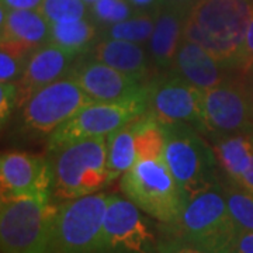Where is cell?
Here are the masks:
<instances>
[{"label":"cell","instance_id":"6da1fadb","mask_svg":"<svg viewBox=\"0 0 253 253\" xmlns=\"http://www.w3.org/2000/svg\"><path fill=\"white\" fill-rule=\"evenodd\" d=\"M252 13L253 0H197L186 18L183 40L235 71Z\"/></svg>","mask_w":253,"mask_h":253},{"label":"cell","instance_id":"7a4b0ae2","mask_svg":"<svg viewBox=\"0 0 253 253\" xmlns=\"http://www.w3.org/2000/svg\"><path fill=\"white\" fill-rule=\"evenodd\" d=\"M166 129L165 161L180 186L186 201L221 184V169L214 148L197 128L163 124Z\"/></svg>","mask_w":253,"mask_h":253},{"label":"cell","instance_id":"3957f363","mask_svg":"<svg viewBox=\"0 0 253 253\" xmlns=\"http://www.w3.org/2000/svg\"><path fill=\"white\" fill-rule=\"evenodd\" d=\"M52 196L73 200L97 193L109 184V138L78 141L51 152Z\"/></svg>","mask_w":253,"mask_h":253},{"label":"cell","instance_id":"277c9868","mask_svg":"<svg viewBox=\"0 0 253 253\" xmlns=\"http://www.w3.org/2000/svg\"><path fill=\"white\" fill-rule=\"evenodd\" d=\"M168 225L172 238L210 253H231L239 232L221 184L187 201L180 217Z\"/></svg>","mask_w":253,"mask_h":253},{"label":"cell","instance_id":"5b68a950","mask_svg":"<svg viewBox=\"0 0 253 253\" xmlns=\"http://www.w3.org/2000/svg\"><path fill=\"white\" fill-rule=\"evenodd\" d=\"M55 212L51 196L1 197V253H48Z\"/></svg>","mask_w":253,"mask_h":253},{"label":"cell","instance_id":"8992f818","mask_svg":"<svg viewBox=\"0 0 253 253\" xmlns=\"http://www.w3.org/2000/svg\"><path fill=\"white\" fill-rule=\"evenodd\" d=\"M121 191L136 207L165 224L174 222L187 204L165 158L138 161L123 174Z\"/></svg>","mask_w":253,"mask_h":253},{"label":"cell","instance_id":"52a82bcc","mask_svg":"<svg viewBox=\"0 0 253 253\" xmlns=\"http://www.w3.org/2000/svg\"><path fill=\"white\" fill-rule=\"evenodd\" d=\"M109 200L94 193L56 206L48 253H104L101 231Z\"/></svg>","mask_w":253,"mask_h":253},{"label":"cell","instance_id":"ba28073f","mask_svg":"<svg viewBox=\"0 0 253 253\" xmlns=\"http://www.w3.org/2000/svg\"><path fill=\"white\" fill-rule=\"evenodd\" d=\"M148 110L149 84L145 90L128 99L93 101L49 135L48 151L54 152L66 145L83 139L109 136L118 128L145 114Z\"/></svg>","mask_w":253,"mask_h":253},{"label":"cell","instance_id":"9c48e42d","mask_svg":"<svg viewBox=\"0 0 253 253\" xmlns=\"http://www.w3.org/2000/svg\"><path fill=\"white\" fill-rule=\"evenodd\" d=\"M69 76L36 91L23 106V126L37 134H52L83 107L93 103Z\"/></svg>","mask_w":253,"mask_h":253},{"label":"cell","instance_id":"30bf717a","mask_svg":"<svg viewBox=\"0 0 253 253\" xmlns=\"http://www.w3.org/2000/svg\"><path fill=\"white\" fill-rule=\"evenodd\" d=\"M201 124V132L207 136L249 131L253 124L248 82L228 76L221 84L203 91Z\"/></svg>","mask_w":253,"mask_h":253},{"label":"cell","instance_id":"8fae6325","mask_svg":"<svg viewBox=\"0 0 253 253\" xmlns=\"http://www.w3.org/2000/svg\"><path fill=\"white\" fill-rule=\"evenodd\" d=\"M203 91L176 73L165 75L149 82V111L162 124H187L201 132Z\"/></svg>","mask_w":253,"mask_h":253},{"label":"cell","instance_id":"7c38bea8","mask_svg":"<svg viewBox=\"0 0 253 253\" xmlns=\"http://www.w3.org/2000/svg\"><path fill=\"white\" fill-rule=\"evenodd\" d=\"M1 197L52 196V165L42 155L4 152L0 158Z\"/></svg>","mask_w":253,"mask_h":253},{"label":"cell","instance_id":"4fadbf2b","mask_svg":"<svg viewBox=\"0 0 253 253\" xmlns=\"http://www.w3.org/2000/svg\"><path fill=\"white\" fill-rule=\"evenodd\" d=\"M68 76L94 101H118L145 90L149 82L121 72L96 59L78 62Z\"/></svg>","mask_w":253,"mask_h":253},{"label":"cell","instance_id":"5bb4252c","mask_svg":"<svg viewBox=\"0 0 253 253\" xmlns=\"http://www.w3.org/2000/svg\"><path fill=\"white\" fill-rule=\"evenodd\" d=\"M78 56L72 51L63 49L49 41L34 49L28 56L21 78L16 82L17 107H23L40 89L68 76Z\"/></svg>","mask_w":253,"mask_h":253},{"label":"cell","instance_id":"9a60e30c","mask_svg":"<svg viewBox=\"0 0 253 253\" xmlns=\"http://www.w3.org/2000/svg\"><path fill=\"white\" fill-rule=\"evenodd\" d=\"M149 238L139 208L128 199L110 196L101 231L104 252L117 248L139 251Z\"/></svg>","mask_w":253,"mask_h":253},{"label":"cell","instance_id":"2e32d148","mask_svg":"<svg viewBox=\"0 0 253 253\" xmlns=\"http://www.w3.org/2000/svg\"><path fill=\"white\" fill-rule=\"evenodd\" d=\"M191 7L165 3L159 6L149 49L155 65L161 69L173 68L174 58L183 41L184 23Z\"/></svg>","mask_w":253,"mask_h":253},{"label":"cell","instance_id":"e0dca14e","mask_svg":"<svg viewBox=\"0 0 253 253\" xmlns=\"http://www.w3.org/2000/svg\"><path fill=\"white\" fill-rule=\"evenodd\" d=\"M173 73L197 86L201 90H207L221 84L229 76L226 66L217 61L199 44L183 40L173 63Z\"/></svg>","mask_w":253,"mask_h":253},{"label":"cell","instance_id":"ac0fdd59","mask_svg":"<svg viewBox=\"0 0 253 253\" xmlns=\"http://www.w3.org/2000/svg\"><path fill=\"white\" fill-rule=\"evenodd\" d=\"M1 44L31 54L49 40V23L38 10L0 9Z\"/></svg>","mask_w":253,"mask_h":253},{"label":"cell","instance_id":"d6986e66","mask_svg":"<svg viewBox=\"0 0 253 253\" xmlns=\"http://www.w3.org/2000/svg\"><path fill=\"white\" fill-rule=\"evenodd\" d=\"M212 148L225 179L238 183L253 163V141L249 132L212 136Z\"/></svg>","mask_w":253,"mask_h":253},{"label":"cell","instance_id":"ffe728a7","mask_svg":"<svg viewBox=\"0 0 253 253\" xmlns=\"http://www.w3.org/2000/svg\"><path fill=\"white\" fill-rule=\"evenodd\" d=\"M93 59L142 79L148 73V59L144 48L126 40H101L93 46Z\"/></svg>","mask_w":253,"mask_h":253},{"label":"cell","instance_id":"44dd1931","mask_svg":"<svg viewBox=\"0 0 253 253\" xmlns=\"http://www.w3.org/2000/svg\"><path fill=\"white\" fill-rule=\"evenodd\" d=\"M141 117V116H139ZM136 120V118H135ZM135 120L118 128L109 138L110 180H116L136 163Z\"/></svg>","mask_w":253,"mask_h":253},{"label":"cell","instance_id":"7402d4cb","mask_svg":"<svg viewBox=\"0 0 253 253\" xmlns=\"http://www.w3.org/2000/svg\"><path fill=\"white\" fill-rule=\"evenodd\" d=\"M97 37V27L90 18H82L71 23L49 24V42H54L63 49L75 54H83L94 38Z\"/></svg>","mask_w":253,"mask_h":253},{"label":"cell","instance_id":"603a6c76","mask_svg":"<svg viewBox=\"0 0 253 253\" xmlns=\"http://www.w3.org/2000/svg\"><path fill=\"white\" fill-rule=\"evenodd\" d=\"M229 212L239 231H253V193L229 179L221 180Z\"/></svg>","mask_w":253,"mask_h":253},{"label":"cell","instance_id":"cb8c5ba5","mask_svg":"<svg viewBox=\"0 0 253 253\" xmlns=\"http://www.w3.org/2000/svg\"><path fill=\"white\" fill-rule=\"evenodd\" d=\"M158 9L154 10L152 13H141L136 16H131L124 21L109 26L107 30H104L103 36L106 38L126 40V41H131V42H136V44L144 42L146 40H151L152 33H154L155 23H156Z\"/></svg>","mask_w":253,"mask_h":253},{"label":"cell","instance_id":"d4e9b609","mask_svg":"<svg viewBox=\"0 0 253 253\" xmlns=\"http://www.w3.org/2000/svg\"><path fill=\"white\" fill-rule=\"evenodd\" d=\"M38 11L49 24H61L87 18L89 6L83 0H42Z\"/></svg>","mask_w":253,"mask_h":253},{"label":"cell","instance_id":"484cf974","mask_svg":"<svg viewBox=\"0 0 253 253\" xmlns=\"http://www.w3.org/2000/svg\"><path fill=\"white\" fill-rule=\"evenodd\" d=\"M134 10L128 0H97L90 6V16L101 26H113L131 17Z\"/></svg>","mask_w":253,"mask_h":253},{"label":"cell","instance_id":"4316f807","mask_svg":"<svg viewBox=\"0 0 253 253\" xmlns=\"http://www.w3.org/2000/svg\"><path fill=\"white\" fill-rule=\"evenodd\" d=\"M30 54L16 46L1 44L0 49V82L16 83L26 69Z\"/></svg>","mask_w":253,"mask_h":253},{"label":"cell","instance_id":"83f0119b","mask_svg":"<svg viewBox=\"0 0 253 253\" xmlns=\"http://www.w3.org/2000/svg\"><path fill=\"white\" fill-rule=\"evenodd\" d=\"M235 71L244 73H251L253 71V13L249 20V26L246 30L244 44L241 48L239 56L236 59Z\"/></svg>","mask_w":253,"mask_h":253},{"label":"cell","instance_id":"f1b7e54d","mask_svg":"<svg viewBox=\"0 0 253 253\" xmlns=\"http://www.w3.org/2000/svg\"><path fill=\"white\" fill-rule=\"evenodd\" d=\"M17 107V84L0 83V120L4 126L13 109Z\"/></svg>","mask_w":253,"mask_h":253},{"label":"cell","instance_id":"f546056e","mask_svg":"<svg viewBox=\"0 0 253 253\" xmlns=\"http://www.w3.org/2000/svg\"><path fill=\"white\" fill-rule=\"evenodd\" d=\"M158 253H210L207 251H203L194 245H190L187 242H183L179 239H166L159 244Z\"/></svg>","mask_w":253,"mask_h":253},{"label":"cell","instance_id":"4dcf8cb0","mask_svg":"<svg viewBox=\"0 0 253 253\" xmlns=\"http://www.w3.org/2000/svg\"><path fill=\"white\" fill-rule=\"evenodd\" d=\"M231 253H253V231H239Z\"/></svg>","mask_w":253,"mask_h":253},{"label":"cell","instance_id":"1f68e13d","mask_svg":"<svg viewBox=\"0 0 253 253\" xmlns=\"http://www.w3.org/2000/svg\"><path fill=\"white\" fill-rule=\"evenodd\" d=\"M42 0H1V7L6 10H38Z\"/></svg>","mask_w":253,"mask_h":253},{"label":"cell","instance_id":"d6a6232c","mask_svg":"<svg viewBox=\"0 0 253 253\" xmlns=\"http://www.w3.org/2000/svg\"><path fill=\"white\" fill-rule=\"evenodd\" d=\"M236 184H239V186H241V187H244L245 190H248V191L253 193V163H252V166H251V169L245 173L244 176L241 177V180L238 181Z\"/></svg>","mask_w":253,"mask_h":253},{"label":"cell","instance_id":"836d02e7","mask_svg":"<svg viewBox=\"0 0 253 253\" xmlns=\"http://www.w3.org/2000/svg\"><path fill=\"white\" fill-rule=\"evenodd\" d=\"M131 4H132V7L134 9H149V7H154L156 6L161 0H128Z\"/></svg>","mask_w":253,"mask_h":253},{"label":"cell","instance_id":"e575fe53","mask_svg":"<svg viewBox=\"0 0 253 253\" xmlns=\"http://www.w3.org/2000/svg\"><path fill=\"white\" fill-rule=\"evenodd\" d=\"M165 3H172V4H179V6H184V7H193V4L197 0H163Z\"/></svg>","mask_w":253,"mask_h":253},{"label":"cell","instance_id":"d590c367","mask_svg":"<svg viewBox=\"0 0 253 253\" xmlns=\"http://www.w3.org/2000/svg\"><path fill=\"white\" fill-rule=\"evenodd\" d=\"M248 86H249V94H251V118H252L253 124V83L248 82Z\"/></svg>","mask_w":253,"mask_h":253},{"label":"cell","instance_id":"8d00e7d4","mask_svg":"<svg viewBox=\"0 0 253 253\" xmlns=\"http://www.w3.org/2000/svg\"><path fill=\"white\" fill-rule=\"evenodd\" d=\"M83 1H84V3H86L87 6H91V4H94V3H96L97 0H83Z\"/></svg>","mask_w":253,"mask_h":253},{"label":"cell","instance_id":"74e56055","mask_svg":"<svg viewBox=\"0 0 253 253\" xmlns=\"http://www.w3.org/2000/svg\"><path fill=\"white\" fill-rule=\"evenodd\" d=\"M248 132H249V135H251V138H252V141H253V126H251V129H249Z\"/></svg>","mask_w":253,"mask_h":253},{"label":"cell","instance_id":"f35d334b","mask_svg":"<svg viewBox=\"0 0 253 253\" xmlns=\"http://www.w3.org/2000/svg\"><path fill=\"white\" fill-rule=\"evenodd\" d=\"M251 73H253V71H252V72H251Z\"/></svg>","mask_w":253,"mask_h":253}]
</instances>
